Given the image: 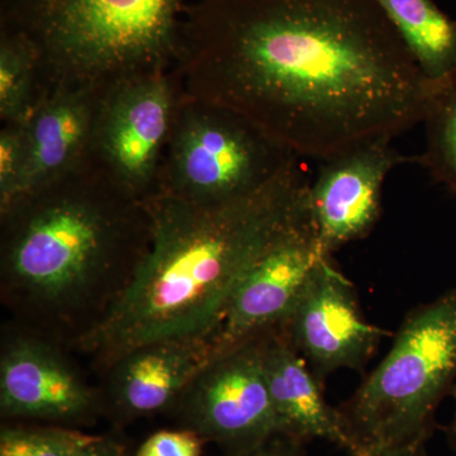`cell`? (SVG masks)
Instances as JSON below:
<instances>
[{
  "label": "cell",
  "instance_id": "cell-7",
  "mask_svg": "<svg viewBox=\"0 0 456 456\" xmlns=\"http://www.w3.org/2000/svg\"><path fill=\"white\" fill-rule=\"evenodd\" d=\"M183 95L174 69L101 89L89 159L137 200L155 194Z\"/></svg>",
  "mask_w": 456,
  "mask_h": 456
},
{
  "label": "cell",
  "instance_id": "cell-4",
  "mask_svg": "<svg viewBox=\"0 0 456 456\" xmlns=\"http://www.w3.org/2000/svg\"><path fill=\"white\" fill-rule=\"evenodd\" d=\"M182 0H0V31L38 59V95L103 89L132 75L169 70L178 56Z\"/></svg>",
  "mask_w": 456,
  "mask_h": 456
},
{
  "label": "cell",
  "instance_id": "cell-20",
  "mask_svg": "<svg viewBox=\"0 0 456 456\" xmlns=\"http://www.w3.org/2000/svg\"><path fill=\"white\" fill-rule=\"evenodd\" d=\"M26 161L25 125L2 123L0 128V213L18 200Z\"/></svg>",
  "mask_w": 456,
  "mask_h": 456
},
{
  "label": "cell",
  "instance_id": "cell-3",
  "mask_svg": "<svg viewBox=\"0 0 456 456\" xmlns=\"http://www.w3.org/2000/svg\"><path fill=\"white\" fill-rule=\"evenodd\" d=\"M151 239L143 200L92 160L2 213V268L33 301L65 305L113 270L134 268Z\"/></svg>",
  "mask_w": 456,
  "mask_h": 456
},
{
  "label": "cell",
  "instance_id": "cell-25",
  "mask_svg": "<svg viewBox=\"0 0 456 456\" xmlns=\"http://www.w3.org/2000/svg\"><path fill=\"white\" fill-rule=\"evenodd\" d=\"M455 403H456V391H455ZM448 436L450 444H452V448L454 449L456 452V404H455V413L454 417H452V424L449 426Z\"/></svg>",
  "mask_w": 456,
  "mask_h": 456
},
{
  "label": "cell",
  "instance_id": "cell-22",
  "mask_svg": "<svg viewBox=\"0 0 456 456\" xmlns=\"http://www.w3.org/2000/svg\"><path fill=\"white\" fill-rule=\"evenodd\" d=\"M303 445L305 444L298 443L284 435L275 434L254 448L232 452L227 456H308Z\"/></svg>",
  "mask_w": 456,
  "mask_h": 456
},
{
  "label": "cell",
  "instance_id": "cell-24",
  "mask_svg": "<svg viewBox=\"0 0 456 456\" xmlns=\"http://www.w3.org/2000/svg\"><path fill=\"white\" fill-rule=\"evenodd\" d=\"M379 456H428L425 452V446L422 448L401 450V452H388Z\"/></svg>",
  "mask_w": 456,
  "mask_h": 456
},
{
  "label": "cell",
  "instance_id": "cell-12",
  "mask_svg": "<svg viewBox=\"0 0 456 456\" xmlns=\"http://www.w3.org/2000/svg\"><path fill=\"white\" fill-rule=\"evenodd\" d=\"M94 397L61 354L44 342L18 338L0 360V410L4 417L74 422Z\"/></svg>",
  "mask_w": 456,
  "mask_h": 456
},
{
  "label": "cell",
  "instance_id": "cell-10",
  "mask_svg": "<svg viewBox=\"0 0 456 456\" xmlns=\"http://www.w3.org/2000/svg\"><path fill=\"white\" fill-rule=\"evenodd\" d=\"M325 382L341 369L362 370L389 332L369 322L349 279L322 256L277 326Z\"/></svg>",
  "mask_w": 456,
  "mask_h": 456
},
{
  "label": "cell",
  "instance_id": "cell-23",
  "mask_svg": "<svg viewBox=\"0 0 456 456\" xmlns=\"http://www.w3.org/2000/svg\"><path fill=\"white\" fill-rule=\"evenodd\" d=\"M74 456H126L118 444L107 437L93 436Z\"/></svg>",
  "mask_w": 456,
  "mask_h": 456
},
{
  "label": "cell",
  "instance_id": "cell-14",
  "mask_svg": "<svg viewBox=\"0 0 456 456\" xmlns=\"http://www.w3.org/2000/svg\"><path fill=\"white\" fill-rule=\"evenodd\" d=\"M263 362L278 434L302 444L329 441L350 454L340 411L326 401L323 383L279 327L264 334Z\"/></svg>",
  "mask_w": 456,
  "mask_h": 456
},
{
  "label": "cell",
  "instance_id": "cell-18",
  "mask_svg": "<svg viewBox=\"0 0 456 456\" xmlns=\"http://www.w3.org/2000/svg\"><path fill=\"white\" fill-rule=\"evenodd\" d=\"M424 123L428 143L419 163L456 193V69L434 82Z\"/></svg>",
  "mask_w": 456,
  "mask_h": 456
},
{
  "label": "cell",
  "instance_id": "cell-5",
  "mask_svg": "<svg viewBox=\"0 0 456 456\" xmlns=\"http://www.w3.org/2000/svg\"><path fill=\"white\" fill-rule=\"evenodd\" d=\"M456 377V290L407 314L392 349L338 406L351 456L422 448Z\"/></svg>",
  "mask_w": 456,
  "mask_h": 456
},
{
  "label": "cell",
  "instance_id": "cell-6",
  "mask_svg": "<svg viewBox=\"0 0 456 456\" xmlns=\"http://www.w3.org/2000/svg\"><path fill=\"white\" fill-rule=\"evenodd\" d=\"M297 159L241 114L184 94L154 196L230 202L264 187Z\"/></svg>",
  "mask_w": 456,
  "mask_h": 456
},
{
  "label": "cell",
  "instance_id": "cell-11",
  "mask_svg": "<svg viewBox=\"0 0 456 456\" xmlns=\"http://www.w3.org/2000/svg\"><path fill=\"white\" fill-rule=\"evenodd\" d=\"M408 160L393 149L392 139L369 141L323 160L307 193L323 255L332 256L373 231L382 213L384 182Z\"/></svg>",
  "mask_w": 456,
  "mask_h": 456
},
{
  "label": "cell",
  "instance_id": "cell-16",
  "mask_svg": "<svg viewBox=\"0 0 456 456\" xmlns=\"http://www.w3.org/2000/svg\"><path fill=\"white\" fill-rule=\"evenodd\" d=\"M431 82L456 69V20L434 0H377Z\"/></svg>",
  "mask_w": 456,
  "mask_h": 456
},
{
  "label": "cell",
  "instance_id": "cell-15",
  "mask_svg": "<svg viewBox=\"0 0 456 456\" xmlns=\"http://www.w3.org/2000/svg\"><path fill=\"white\" fill-rule=\"evenodd\" d=\"M211 362L207 338L147 342L113 362L112 395L126 415L159 412L182 397Z\"/></svg>",
  "mask_w": 456,
  "mask_h": 456
},
{
  "label": "cell",
  "instance_id": "cell-8",
  "mask_svg": "<svg viewBox=\"0 0 456 456\" xmlns=\"http://www.w3.org/2000/svg\"><path fill=\"white\" fill-rule=\"evenodd\" d=\"M264 334L208 362L179 399L185 428L227 454L278 434L264 370Z\"/></svg>",
  "mask_w": 456,
  "mask_h": 456
},
{
  "label": "cell",
  "instance_id": "cell-13",
  "mask_svg": "<svg viewBox=\"0 0 456 456\" xmlns=\"http://www.w3.org/2000/svg\"><path fill=\"white\" fill-rule=\"evenodd\" d=\"M99 95L101 89L68 86L38 95L31 116L23 123L26 161L18 200L64 178L89 160Z\"/></svg>",
  "mask_w": 456,
  "mask_h": 456
},
{
  "label": "cell",
  "instance_id": "cell-19",
  "mask_svg": "<svg viewBox=\"0 0 456 456\" xmlns=\"http://www.w3.org/2000/svg\"><path fill=\"white\" fill-rule=\"evenodd\" d=\"M92 437L61 428H3L0 456H74Z\"/></svg>",
  "mask_w": 456,
  "mask_h": 456
},
{
  "label": "cell",
  "instance_id": "cell-9",
  "mask_svg": "<svg viewBox=\"0 0 456 456\" xmlns=\"http://www.w3.org/2000/svg\"><path fill=\"white\" fill-rule=\"evenodd\" d=\"M322 256L326 255L305 202L240 281L220 323L207 338L211 362L281 325Z\"/></svg>",
  "mask_w": 456,
  "mask_h": 456
},
{
  "label": "cell",
  "instance_id": "cell-17",
  "mask_svg": "<svg viewBox=\"0 0 456 456\" xmlns=\"http://www.w3.org/2000/svg\"><path fill=\"white\" fill-rule=\"evenodd\" d=\"M37 98V53L22 36L0 31V122L22 125Z\"/></svg>",
  "mask_w": 456,
  "mask_h": 456
},
{
  "label": "cell",
  "instance_id": "cell-2",
  "mask_svg": "<svg viewBox=\"0 0 456 456\" xmlns=\"http://www.w3.org/2000/svg\"><path fill=\"white\" fill-rule=\"evenodd\" d=\"M310 183L297 159L230 202L147 198L149 248L84 346L113 364L147 342L208 338L248 270L305 207Z\"/></svg>",
  "mask_w": 456,
  "mask_h": 456
},
{
  "label": "cell",
  "instance_id": "cell-21",
  "mask_svg": "<svg viewBox=\"0 0 456 456\" xmlns=\"http://www.w3.org/2000/svg\"><path fill=\"white\" fill-rule=\"evenodd\" d=\"M203 441L189 428L159 431L141 444L134 456H202Z\"/></svg>",
  "mask_w": 456,
  "mask_h": 456
},
{
  "label": "cell",
  "instance_id": "cell-1",
  "mask_svg": "<svg viewBox=\"0 0 456 456\" xmlns=\"http://www.w3.org/2000/svg\"><path fill=\"white\" fill-rule=\"evenodd\" d=\"M174 70L187 97L321 161L424 122L434 92L377 0H198Z\"/></svg>",
  "mask_w": 456,
  "mask_h": 456
}]
</instances>
